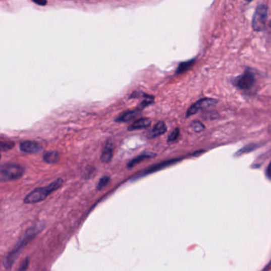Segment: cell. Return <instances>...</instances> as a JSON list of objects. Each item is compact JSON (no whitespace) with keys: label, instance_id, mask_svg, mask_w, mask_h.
<instances>
[{"label":"cell","instance_id":"obj_21","mask_svg":"<svg viewBox=\"0 0 271 271\" xmlns=\"http://www.w3.org/2000/svg\"><path fill=\"white\" fill-rule=\"evenodd\" d=\"M32 1L40 6H45L47 4V0H32Z\"/></svg>","mask_w":271,"mask_h":271},{"label":"cell","instance_id":"obj_4","mask_svg":"<svg viewBox=\"0 0 271 271\" xmlns=\"http://www.w3.org/2000/svg\"><path fill=\"white\" fill-rule=\"evenodd\" d=\"M267 20V7L265 4H260L253 16L252 26L255 31H262L265 29Z\"/></svg>","mask_w":271,"mask_h":271},{"label":"cell","instance_id":"obj_17","mask_svg":"<svg viewBox=\"0 0 271 271\" xmlns=\"http://www.w3.org/2000/svg\"><path fill=\"white\" fill-rule=\"evenodd\" d=\"M109 182H110V178L109 177L104 176L101 178L97 185L98 190H101L103 187H105L109 183Z\"/></svg>","mask_w":271,"mask_h":271},{"label":"cell","instance_id":"obj_19","mask_svg":"<svg viewBox=\"0 0 271 271\" xmlns=\"http://www.w3.org/2000/svg\"><path fill=\"white\" fill-rule=\"evenodd\" d=\"M193 61H191V62H186V63H182L180 65L179 68H178V73H182V72H185V70H187L189 66H192L191 64L193 63Z\"/></svg>","mask_w":271,"mask_h":271},{"label":"cell","instance_id":"obj_3","mask_svg":"<svg viewBox=\"0 0 271 271\" xmlns=\"http://www.w3.org/2000/svg\"><path fill=\"white\" fill-rule=\"evenodd\" d=\"M38 231L40 230H38H38H36L35 227H34V228H30V230L27 231L25 237L23 238V240L19 242V244L16 246L15 250H14L8 256H7V258L4 260V266H5L6 269H10V268L12 267L14 262H15V260L17 259L21 250L28 243V242L30 241V240H31L32 238L34 237L36 234L38 233Z\"/></svg>","mask_w":271,"mask_h":271},{"label":"cell","instance_id":"obj_13","mask_svg":"<svg viewBox=\"0 0 271 271\" xmlns=\"http://www.w3.org/2000/svg\"><path fill=\"white\" fill-rule=\"evenodd\" d=\"M59 153L57 151H50L45 153L44 155V160L46 162L50 163V164H55L59 161Z\"/></svg>","mask_w":271,"mask_h":271},{"label":"cell","instance_id":"obj_14","mask_svg":"<svg viewBox=\"0 0 271 271\" xmlns=\"http://www.w3.org/2000/svg\"><path fill=\"white\" fill-rule=\"evenodd\" d=\"M152 156H154V154H152V153H147V154H142V155L139 156V157H135V158L133 159L128 163V168H132V167L136 166L137 164H139L141 161H143L145 159L149 158V157H152Z\"/></svg>","mask_w":271,"mask_h":271},{"label":"cell","instance_id":"obj_5","mask_svg":"<svg viewBox=\"0 0 271 271\" xmlns=\"http://www.w3.org/2000/svg\"><path fill=\"white\" fill-rule=\"evenodd\" d=\"M217 103L216 99H210V98H204V99H200L197 101L194 104L192 105L189 107V110L186 113V117L193 116L196 113H198L200 110H204V109H208L210 107H214Z\"/></svg>","mask_w":271,"mask_h":271},{"label":"cell","instance_id":"obj_23","mask_svg":"<svg viewBox=\"0 0 271 271\" xmlns=\"http://www.w3.org/2000/svg\"><path fill=\"white\" fill-rule=\"evenodd\" d=\"M269 166H268L267 169H266V176H267L268 178H269Z\"/></svg>","mask_w":271,"mask_h":271},{"label":"cell","instance_id":"obj_11","mask_svg":"<svg viewBox=\"0 0 271 271\" xmlns=\"http://www.w3.org/2000/svg\"><path fill=\"white\" fill-rule=\"evenodd\" d=\"M113 157V146L112 143H107L101 154V161L104 163L110 162Z\"/></svg>","mask_w":271,"mask_h":271},{"label":"cell","instance_id":"obj_22","mask_svg":"<svg viewBox=\"0 0 271 271\" xmlns=\"http://www.w3.org/2000/svg\"><path fill=\"white\" fill-rule=\"evenodd\" d=\"M28 263H29V260L26 259L25 260V262L23 263V266H21L20 268H19V269L20 270H25V269H27V266H28Z\"/></svg>","mask_w":271,"mask_h":271},{"label":"cell","instance_id":"obj_10","mask_svg":"<svg viewBox=\"0 0 271 271\" xmlns=\"http://www.w3.org/2000/svg\"><path fill=\"white\" fill-rule=\"evenodd\" d=\"M167 131V126L163 122H158L153 129L150 132L149 137L150 138H156V137L160 136V135H163Z\"/></svg>","mask_w":271,"mask_h":271},{"label":"cell","instance_id":"obj_8","mask_svg":"<svg viewBox=\"0 0 271 271\" xmlns=\"http://www.w3.org/2000/svg\"><path fill=\"white\" fill-rule=\"evenodd\" d=\"M139 115H140V112L138 109L137 110L127 111L118 116L116 118V121L119 122V123H127V122L131 121V120L136 118Z\"/></svg>","mask_w":271,"mask_h":271},{"label":"cell","instance_id":"obj_7","mask_svg":"<svg viewBox=\"0 0 271 271\" xmlns=\"http://www.w3.org/2000/svg\"><path fill=\"white\" fill-rule=\"evenodd\" d=\"M42 146L38 142L26 141L20 145V150L25 153H35L42 150Z\"/></svg>","mask_w":271,"mask_h":271},{"label":"cell","instance_id":"obj_18","mask_svg":"<svg viewBox=\"0 0 271 271\" xmlns=\"http://www.w3.org/2000/svg\"><path fill=\"white\" fill-rule=\"evenodd\" d=\"M180 135V129L179 128H176L172 131L170 136L168 138V142L169 143H171V142H174L178 139V137Z\"/></svg>","mask_w":271,"mask_h":271},{"label":"cell","instance_id":"obj_16","mask_svg":"<svg viewBox=\"0 0 271 271\" xmlns=\"http://www.w3.org/2000/svg\"><path fill=\"white\" fill-rule=\"evenodd\" d=\"M191 127H192V129L193 130V131H195V132L196 133L201 132V131H204V128H205L204 126L199 121L193 122V124H191Z\"/></svg>","mask_w":271,"mask_h":271},{"label":"cell","instance_id":"obj_2","mask_svg":"<svg viewBox=\"0 0 271 271\" xmlns=\"http://www.w3.org/2000/svg\"><path fill=\"white\" fill-rule=\"evenodd\" d=\"M25 169L15 163H6L0 167V182H12L23 176Z\"/></svg>","mask_w":271,"mask_h":271},{"label":"cell","instance_id":"obj_15","mask_svg":"<svg viewBox=\"0 0 271 271\" xmlns=\"http://www.w3.org/2000/svg\"><path fill=\"white\" fill-rule=\"evenodd\" d=\"M258 146L256 144H250L248 146H245V147L242 148L241 150L236 153V155H241L243 153H249V152L253 151L255 150L256 148H258Z\"/></svg>","mask_w":271,"mask_h":271},{"label":"cell","instance_id":"obj_6","mask_svg":"<svg viewBox=\"0 0 271 271\" xmlns=\"http://www.w3.org/2000/svg\"><path fill=\"white\" fill-rule=\"evenodd\" d=\"M255 78L252 72L246 71L243 75L238 77L236 81V85L241 89H249L253 86Z\"/></svg>","mask_w":271,"mask_h":271},{"label":"cell","instance_id":"obj_24","mask_svg":"<svg viewBox=\"0 0 271 271\" xmlns=\"http://www.w3.org/2000/svg\"><path fill=\"white\" fill-rule=\"evenodd\" d=\"M246 1H247V2H251L252 0H246Z\"/></svg>","mask_w":271,"mask_h":271},{"label":"cell","instance_id":"obj_12","mask_svg":"<svg viewBox=\"0 0 271 271\" xmlns=\"http://www.w3.org/2000/svg\"><path fill=\"white\" fill-rule=\"evenodd\" d=\"M178 161V160L174 159V160H172V161H164V162L159 163V164L156 165V166H153V167H151V168L147 169L146 171H143V173L141 174V176H144V175H146V174H151V173L155 172V171H159V170H161V169L164 168V167H168V166H170V165L173 164V163L174 162H177Z\"/></svg>","mask_w":271,"mask_h":271},{"label":"cell","instance_id":"obj_1","mask_svg":"<svg viewBox=\"0 0 271 271\" xmlns=\"http://www.w3.org/2000/svg\"><path fill=\"white\" fill-rule=\"evenodd\" d=\"M63 180L62 178H59L46 187L36 189L35 190L33 191L28 196H26L24 200L25 203L26 204H34V203L42 201L46 198L47 196L53 193L57 189H59L63 185Z\"/></svg>","mask_w":271,"mask_h":271},{"label":"cell","instance_id":"obj_25","mask_svg":"<svg viewBox=\"0 0 271 271\" xmlns=\"http://www.w3.org/2000/svg\"><path fill=\"white\" fill-rule=\"evenodd\" d=\"M0 158H1V155H0Z\"/></svg>","mask_w":271,"mask_h":271},{"label":"cell","instance_id":"obj_20","mask_svg":"<svg viewBox=\"0 0 271 271\" xmlns=\"http://www.w3.org/2000/svg\"><path fill=\"white\" fill-rule=\"evenodd\" d=\"M13 146V143H8V142H0V150H3V151H6V150H11Z\"/></svg>","mask_w":271,"mask_h":271},{"label":"cell","instance_id":"obj_9","mask_svg":"<svg viewBox=\"0 0 271 271\" xmlns=\"http://www.w3.org/2000/svg\"><path fill=\"white\" fill-rule=\"evenodd\" d=\"M151 124V120L148 118H142L140 120H136L134 124H131L128 130L129 131H135V130L143 129L150 127Z\"/></svg>","mask_w":271,"mask_h":271}]
</instances>
